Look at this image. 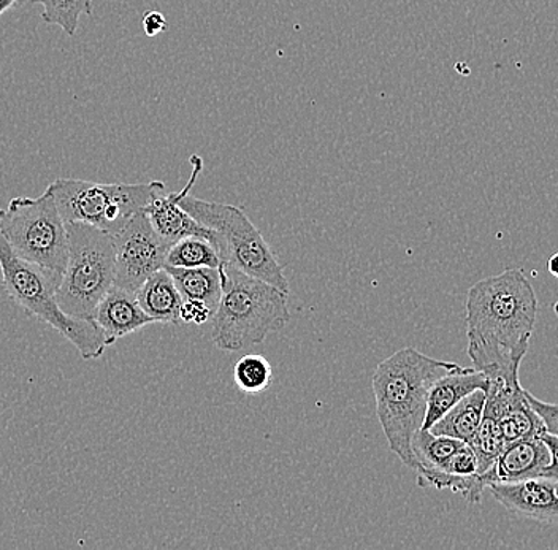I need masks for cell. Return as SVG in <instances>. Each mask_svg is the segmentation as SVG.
Wrapping results in <instances>:
<instances>
[{"instance_id":"cell-1","label":"cell","mask_w":558,"mask_h":550,"mask_svg":"<svg viewBox=\"0 0 558 550\" xmlns=\"http://www.w3.org/2000/svg\"><path fill=\"white\" fill-rule=\"evenodd\" d=\"M465 309L474 368L487 379H519L538 316V298L522 270L512 268L474 284Z\"/></svg>"},{"instance_id":"cell-2","label":"cell","mask_w":558,"mask_h":550,"mask_svg":"<svg viewBox=\"0 0 558 550\" xmlns=\"http://www.w3.org/2000/svg\"><path fill=\"white\" fill-rule=\"evenodd\" d=\"M457 367L453 362L436 360L414 347H404L383 360L373 374L376 414L387 443L411 469L417 466L411 444L424 427L428 392L436 379Z\"/></svg>"},{"instance_id":"cell-3","label":"cell","mask_w":558,"mask_h":550,"mask_svg":"<svg viewBox=\"0 0 558 550\" xmlns=\"http://www.w3.org/2000/svg\"><path fill=\"white\" fill-rule=\"evenodd\" d=\"M222 297L211 319L218 350L236 353L264 343L291 320L288 292L222 264Z\"/></svg>"},{"instance_id":"cell-4","label":"cell","mask_w":558,"mask_h":550,"mask_svg":"<svg viewBox=\"0 0 558 550\" xmlns=\"http://www.w3.org/2000/svg\"><path fill=\"white\" fill-rule=\"evenodd\" d=\"M0 273L7 294L27 315L40 319L68 338L85 360L102 357L108 343L99 326L94 320L73 318L59 306L56 294L62 273L21 259L2 235Z\"/></svg>"},{"instance_id":"cell-5","label":"cell","mask_w":558,"mask_h":550,"mask_svg":"<svg viewBox=\"0 0 558 550\" xmlns=\"http://www.w3.org/2000/svg\"><path fill=\"white\" fill-rule=\"evenodd\" d=\"M191 163L190 181L184 190L178 193V201L192 218L218 233L221 239L222 262L289 294L284 267L279 264L270 245L265 242L259 229L253 224L242 208L191 196V187L201 175L202 160L198 156H192Z\"/></svg>"},{"instance_id":"cell-6","label":"cell","mask_w":558,"mask_h":550,"mask_svg":"<svg viewBox=\"0 0 558 550\" xmlns=\"http://www.w3.org/2000/svg\"><path fill=\"white\" fill-rule=\"evenodd\" d=\"M48 187L65 222L93 225L111 235L167 191L162 181L94 183L73 178H59Z\"/></svg>"},{"instance_id":"cell-7","label":"cell","mask_w":558,"mask_h":550,"mask_svg":"<svg viewBox=\"0 0 558 550\" xmlns=\"http://www.w3.org/2000/svg\"><path fill=\"white\" fill-rule=\"evenodd\" d=\"M68 267L56 298L69 316L94 320L97 306L114 285L113 236L78 222H68Z\"/></svg>"},{"instance_id":"cell-8","label":"cell","mask_w":558,"mask_h":550,"mask_svg":"<svg viewBox=\"0 0 558 550\" xmlns=\"http://www.w3.org/2000/svg\"><path fill=\"white\" fill-rule=\"evenodd\" d=\"M0 235L21 259L64 273L69 260L68 222L47 187L38 197H15L0 210Z\"/></svg>"},{"instance_id":"cell-9","label":"cell","mask_w":558,"mask_h":550,"mask_svg":"<svg viewBox=\"0 0 558 550\" xmlns=\"http://www.w3.org/2000/svg\"><path fill=\"white\" fill-rule=\"evenodd\" d=\"M114 285L137 292L153 273L166 267L170 246L157 235L145 211L113 233Z\"/></svg>"},{"instance_id":"cell-10","label":"cell","mask_w":558,"mask_h":550,"mask_svg":"<svg viewBox=\"0 0 558 550\" xmlns=\"http://www.w3.org/2000/svg\"><path fill=\"white\" fill-rule=\"evenodd\" d=\"M558 484L543 478L490 484L492 496L509 513L544 524H558Z\"/></svg>"},{"instance_id":"cell-11","label":"cell","mask_w":558,"mask_h":550,"mask_svg":"<svg viewBox=\"0 0 558 550\" xmlns=\"http://www.w3.org/2000/svg\"><path fill=\"white\" fill-rule=\"evenodd\" d=\"M143 211L148 216L157 235L167 245L172 246L187 236H198V239L208 240L221 254V239L218 233L192 218L178 201V193H167L166 191V193L159 194Z\"/></svg>"},{"instance_id":"cell-12","label":"cell","mask_w":558,"mask_h":550,"mask_svg":"<svg viewBox=\"0 0 558 550\" xmlns=\"http://www.w3.org/2000/svg\"><path fill=\"white\" fill-rule=\"evenodd\" d=\"M549 449L538 435V437L506 444L497 462L481 476L487 487L495 482H521V480L539 478L541 472L549 465Z\"/></svg>"},{"instance_id":"cell-13","label":"cell","mask_w":558,"mask_h":550,"mask_svg":"<svg viewBox=\"0 0 558 550\" xmlns=\"http://www.w3.org/2000/svg\"><path fill=\"white\" fill-rule=\"evenodd\" d=\"M94 322L107 338L108 347L113 346L120 338L132 335L143 327L156 323L155 319L143 311L135 292L125 291L117 285L108 291L97 306Z\"/></svg>"},{"instance_id":"cell-14","label":"cell","mask_w":558,"mask_h":550,"mask_svg":"<svg viewBox=\"0 0 558 550\" xmlns=\"http://www.w3.org/2000/svg\"><path fill=\"white\" fill-rule=\"evenodd\" d=\"M486 391L488 389V379L483 371L476 368L457 367L441 378L436 379L428 392L427 414H425L424 427L428 430L436 420L441 419L452 406H456L460 400L465 399L471 392Z\"/></svg>"},{"instance_id":"cell-15","label":"cell","mask_w":558,"mask_h":550,"mask_svg":"<svg viewBox=\"0 0 558 550\" xmlns=\"http://www.w3.org/2000/svg\"><path fill=\"white\" fill-rule=\"evenodd\" d=\"M135 297L142 306L143 311L159 323H181L180 313L183 306V295L178 291L172 274L160 268L145 281Z\"/></svg>"},{"instance_id":"cell-16","label":"cell","mask_w":558,"mask_h":550,"mask_svg":"<svg viewBox=\"0 0 558 550\" xmlns=\"http://www.w3.org/2000/svg\"><path fill=\"white\" fill-rule=\"evenodd\" d=\"M484 408H486V391L477 389V391L466 395L465 399L460 400L428 430L435 435H442V437L470 443L471 438L476 435L477 428L481 426Z\"/></svg>"},{"instance_id":"cell-17","label":"cell","mask_w":558,"mask_h":550,"mask_svg":"<svg viewBox=\"0 0 558 550\" xmlns=\"http://www.w3.org/2000/svg\"><path fill=\"white\" fill-rule=\"evenodd\" d=\"M172 274L178 291L184 301L205 303L213 311L218 308L222 297V280L219 268H178L163 267Z\"/></svg>"},{"instance_id":"cell-18","label":"cell","mask_w":558,"mask_h":550,"mask_svg":"<svg viewBox=\"0 0 558 550\" xmlns=\"http://www.w3.org/2000/svg\"><path fill=\"white\" fill-rule=\"evenodd\" d=\"M465 444L463 441L453 440V438L442 437V435L432 433L430 430L421 428L413 438L414 459H416V469L414 472H421V469H441L446 465V462L459 451L462 445Z\"/></svg>"},{"instance_id":"cell-19","label":"cell","mask_w":558,"mask_h":550,"mask_svg":"<svg viewBox=\"0 0 558 550\" xmlns=\"http://www.w3.org/2000/svg\"><path fill=\"white\" fill-rule=\"evenodd\" d=\"M221 254L205 239L187 236L170 246L166 257L167 267L178 268H219L222 266Z\"/></svg>"},{"instance_id":"cell-20","label":"cell","mask_w":558,"mask_h":550,"mask_svg":"<svg viewBox=\"0 0 558 550\" xmlns=\"http://www.w3.org/2000/svg\"><path fill=\"white\" fill-rule=\"evenodd\" d=\"M469 444L477 459V472L480 475H484L497 462L506 448L505 437L497 417L484 413L481 426Z\"/></svg>"},{"instance_id":"cell-21","label":"cell","mask_w":558,"mask_h":550,"mask_svg":"<svg viewBox=\"0 0 558 550\" xmlns=\"http://www.w3.org/2000/svg\"><path fill=\"white\" fill-rule=\"evenodd\" d=\"M29 3L44 5L41 20L61 27L70 37L75 36L83 15H93V0H31Z\"/></svg>"},{"instance_id":"cell-22","label":"cell","mask_w":558,"mask_h":550,"mask_svg":"<svg viewBox=\"0 0 558 550\" xmlns=\"http://www.w3.org/2000/svg\"><path fill=\"white\" fill-rule=\"evenodd\" d=\"M233 379L244 393H260L267 391L274 382V370L270 362L260 354H246L240 358L233 368Z\"/></svg>"},{"instance_id":"cell-23","label":"cell","mask_w":558,"mask_h":550,"mask_svg":"<svg viewBox=\"0 0 558 550\" xmlns=\"http://www.w3.org/2000/svg\"><path fill=\"white\" fill-rule=\"evenodd\" d=\"M213 311L208 305L202 302L184 301L181 306L180 320L181 323H195V326H204L213 319Z\"/></svg>"},{"instance_id":"cell-24","label":"cell","mask_w":558,"mask_h":550,"mask_svg":"<svg viewBox=\"0 0 558 550\" xmlns=\"http://www.w3.org/2000/svg\"><path fill=\"white\" fill-rule=\"evenodd\" d=\"M532 408L539 414L541 419L546 424L547 431L558 435V403L541 402L539 399L533 396L532 393L526 392Z\"/></svg>"},{"instance_id":"cell-25","label":"cell","mask_w":558,"mask_h":550,"mask_svg":"<svg viewBox=\"0 0 558 550\" xmlns=\"http://www.w3.org/2000/svg\"><path fill=\"white\" fill-rule=\"evenodd\" d=\"M543 443L547 445L550 454V462L546 468L541 472L539 478L553 480V482L558 484V435L550 433V431H543L539 435Z\"/></svg>"},{"instance_id":"cell-26","label":"cell","mask_w":558,"mask_h":550,"mask_svg":"<svg viewBox=\"0 0 558 550\" xmlns=\"http://www.w3.org/2000/svg\"><path fill=\"white\" fill-rule=\"evenodd\" d=\"M167 26L169 23L160 12H148L143 16V30L148 37L159 36L167 29Z\"/></svg>"},{"instance_id":"cell-27","label":"cell","mask_w":558,"mask_h":550,"mask_svg":"<svg viewBox=\"0 0 558 550\" xmlns=\"http://www.w3.org/2000/svg\"><path fill=\"white\" fill-rule=\"evenodd\" d=\"M20 2L21 0H0V15H3L7 10L13 9Z\"/></svg>"},{"instance_id":"cell-28","label":"cell","mask_w":558,"mask_h":550,"mask_svg":"<svg viewBox=\"0 0 558 550\" xmlns=\"http://www.w3.org/2000/svg\"><path fill=\"white\" fill-rule=\"evenodd\" d=\"M547 267H549L550 274H553V277L558 278V253L554 254V256L550 257Z\"/></svg>"},{"instance_id":"cell-29","label":"cell","mask_w":558,"mask_h":550,"mask_svg":"<svg viewBox=\"0 0 558 550\" xmlns=\"http://www.w3.org/2000/svg\"><path fill=\"white\" fill-rule=\"evenodd\" d=\"M554 309H556V315L558 316V302L556 303V306H554Z\"/></svg>"},{"instance_id":"cell-30","label":"cell","mask_w":558,"mask_h":550,"mask_svg":"<svg viewBox=\"0 0 558 550\" xmlns=\"http://www.w3.org/2000/svg\"><path fill=\"white\" fill-rule=\"evenodd\" d=\"M21 2H31V0H21Z\"/></svg>"},{"instance_id":"cell-31","label":"cell","mask_w":558,"mask_h":550,"mask_svg":"<svg viewBox=\"0 0 558 550\" xmlns=\"http://www.w3.org/2000/svg\"><path fill=\"white\" fill-rule=\"evenodd\" d=\"M557 493H558V487H557Z\"/></svg>"}]
</instances>
